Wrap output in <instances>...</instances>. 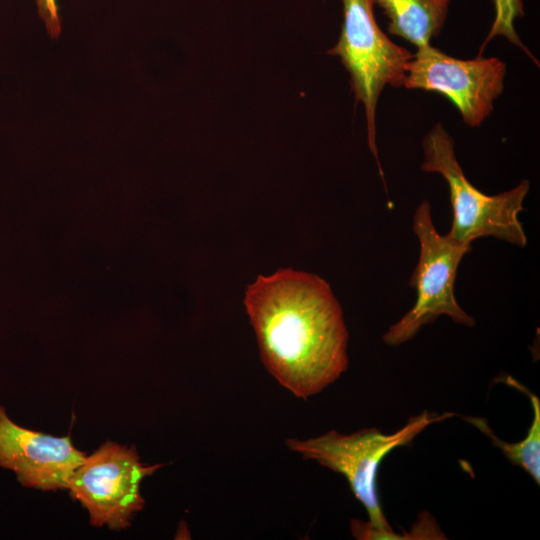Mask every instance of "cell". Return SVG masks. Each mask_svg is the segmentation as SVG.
<instances>
[{"mask_svg": "<svg viewBox=\"0 0 540 540\" xmlns=\"http://www.w3.org/2000/svg\"><path fill=\"white\" fill-rule=\"evenodd\" d=\"M244 305L264 366L296 397L320 393L347 370L343 312L321 277L292 269L260 275Z\"/></svg>", "mask_w": 540, "mask_h": 540, "instance_id": "cell-1", "label": "cell"}, {"mask_svg": "<svg viewBox=\"0 0 540 540\" xmlns=\"http://www.w3.org/2000/svg\"><path fill=\"white\" fill-rule=\"evenodd\" d=\"M455 415L425 410L410 417L401 429L392 434H385L377 428H365L351 434L331 430L306 440L287 439L285 444L304 459L316 461L345 477L355 498L369 516L367 522L357 519L350 521L352 535L362 540L377 539L393 531L381 508L378 493L377 474L382 460L397 447L410 444L431 424Z\"/></svg>", "mask_w": 540, "mask_h": 540, "instance_id": "cell-2", "label": "cell"}, {"mask_svg": "<svg viewBox=\"0 0 540 540\" xmlns=\"http://www.w3.org/2000/svg\"><path fill=\"white\" fill-rule=\"evenodd\" d=\"M421 168L441 175L450 192L453 219L446 234L452 240L471 246L480 237L493 236L525 247L527 236L519 214L530 190L527 179L496 195H486L465 176L456 157L452 136L442 123H436L422 140Z\"/></svg>", "mask_w": 540, "mask_h": 540, "instance_id": "cell-3", "label": "cell"}, {"mask_svg": "<svg viewBox=\"0 0 540 540\" xmlns=\"http://www.w3.org/2000/svg\"><path fill=\"white\" fill-rule=\"evenodd\" d=\"M343 23L337 43L327 54L338 56L350 76L355 100L364 107L367 140L381 176L376 143V112L387 87H403L413 53L393 42L374 16V0H342Z\"/></svg>", "mask_w": 540, "mask_h": 540, "instance_id": "cell-4", "label": "cell"}, {"mask_svg": "<svg viewBox=\"0 0 540 540\" xmlns=\"http://www.w3.org/2000/svg\"><path fill=\"white\" fill-rule=\"evenodd\" d=\"M413 231L420 243L419 260L409 283L416 290V301L383 335V342L388 346H398L411 340L423 326L441 315L467 327L475 325L474 319L459 306L454 294L458 266L471 252V246L436 231L428 201L417 207Z\"/></svg>", "mask_w": 540, "mask_h": 540, "instance_id": "cell-5", "label": "cell"}, {"mask_svg": "<svg viewBox=\"0 0 540 540\" xmlns=\"http://www.w3.org/2000/svg\"><path fill=\"white\" fill-rule=\"evenodd\" d=\"M161 466L142 463L134 447L107 441L85 456L67 489L88 511L93 526L124 529L144 506L142 480Z\"/></svg>", "mask_w": 540, "mask_h": 540, "instance_id": "cell-6", "label": "cell"}, {"mask_svg": "<svg viewBox=\"0 0 540 540\" xmlns=\"http://www.w3.org/2000/svg\"><path fill=\"white\" fill-rule=\"evenodd\" d=\"M506 63L479 54L472 59L452 57L432 44L417 48L406 66L403 87L445 96L469 127H480L502 94Z\"/></svg>", "mask_w": 540, "mask_h": 540, "instance_id": "cell-7", "label": "cell"}, {"mask_svg": "<svg viewBox=\"0 0 540 540\" xmlns=\"http://www.w3.org/2000/svg\"><path fill=\"white\" fill-rule=\"evenodd\" d=\"M85 456L69 436L55 437L21 427L0 406V467L12 470L22 486L67 489Z\"/></svg>", "mask_w": 540, "mask_h": 540, "instance_id": "cell-8", "label": "cell"}, {"mask_svg": "<svg viewBox=\"0 0 540 540\" xmlns=\"http://www.w3.org/2000/svg\"><path fill=\"white\" fill-rule=\"evenodd\" d=\"M388 20L389 34L417 48L431 44L443 29L451 0H374Z\"/></svg>", "mask_w": 540, "mask_h": 540, "instance_id": "cell-9", "label": "cell"}, {"mask_svg": "<svg viewBox=\"0 0 540 540\" xmlns=\"http://www.w3.org/2000/svg\"><path fill=\"white\" fill-rule=\"evenodd\" d=\"M508 385L529 396L533 408V420L526 437L519 442L500 439L483 417L468 416L464 420L487 436L499 448L506 459L521 467L533 480L540 484V401L539 398L512 377H506Z\"/></svg>", "mask_w": 540, "mask_h": 540, "instance_id": "cell-10", "label": "cell"}, {"mask_svg": "<svg viewBox=\"0 0 540 540\" xmlns=\"http://www.w3.org/2000/svg\"><path fill=\"white\" fill-rule=\"evenodd\" d=\"M494 5V19L480 51L495 37H504L511 44L522 49L536 63L535 57L522 43L516 29L515 21L524 15L523 0H492Z\"/></svg>", "mask_w": 540, "mask_h": 540, "instance_id": "cell-11", "label": "cell"}, {"mask_svg": "<svg viewBox=\"0 0 540 540\" xmlns=\"http://www.w3.org/2000/svg\"><path fill=\"white\" fill-rule=\"evenodd\" d=\"M39 14L52 36H57L60 32V20L56 0H36Z\"/></svg>", "mask_w": 540, "mask_h": 540, "instance_id": "cell-12", "label": "cell"}]
</instances>
